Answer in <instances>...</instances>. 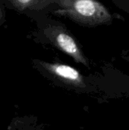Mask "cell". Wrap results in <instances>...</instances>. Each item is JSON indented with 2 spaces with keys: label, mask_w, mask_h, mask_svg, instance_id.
Masks as SVG:
<instances>
[{
  "label": "cell",
  "mask_w": 129,
  "mask_h": 130,
  "mask_svg": "<svg viewBox=\"0 0 129 130\" xmlns=\"http://www.w3.org/2000/svg\"><path fill=\"white\" fill-rule=\"evenodd\" d=\"M57 8L53 14L65 17L85 27L109 25L113 15L101 2L95 0H55Z\"/></svg>",
  "instance_id": "obj_1"
},
{
  "label": "cell",
  "mask_w": 129,
  "mask_h": 130,
  "mask_svg": "<svg viewBox=\"0 0 129 130\" xmlns=\"http://www.w3.org/2000/svg\"><path fill=\"white\" fill-rule=\"evenodd\" d=\"M44 34L57 49L71 56L76 62L89 67L88 59L84 56L75 37L64 26H49L44 30Z\"/></svg>",
  "instance_id": "obj_2"
},
{
  "label": "cell",
  "mask_w": 129,
  "mask_h": 130,
  "mask_svg": "<svg viewBox=\"0 0 129 130\" xmlns=\"http://www.w3.org/2000/svg\"><path fill=\"white\" fill-rule=\"evenodd\" d=\"M39 64L49 74L65 85L75 87L85 86L84 78L81 72L70 66L43 61H40Z\"/></svg>",
  "instance_id": "obj_3"
},
{
  "label": "cell",
  "mask_w": 129,
  "mask_h": 130,
  "mask_svg": "<svg viewBox=\"0 0 129 130\" xmlns=\"http://www.w3.org/2000/svg\"><path fill=\"white\" fill-rule=\"evenodd\" d=\"M9 2L19 11L26 10H41L52 4H55V0H11Z\"/></svg>",
  "instance_id": "obj_4"
},
{
  "label": "cell",
  "mask_w": 129,
  "mask_h": 130,
  "mask_svg": "<svg viewBox=\"0 0 129 130\" xmlns=\"http://www.w3.org/2000/svg\"><path fill=\"white\" fill-rule=\"evenodd\" d=\"M113 2L119 8L129 13V0H113Z\"/></svg>",
  "instance_id": "obj_5"
},
{
  "label": "cell",
  "mask_w": 129,
  "mask_h": 130,
  "mask_svg": "<svg viewBox=\"0 0 129 130\" xmlns=\"http://www.w3.org/2000/svg\"><path fill=\"white\" fill-rule=\"evenodd\" d=\"M2 8L0 6V20L2 19Z\"/></svg>",
  "instance_id": "obj_6"
}]
</instances>
